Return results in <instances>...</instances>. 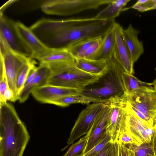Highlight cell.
<instances>
[{
  "label": "cell",
  "instance_id": "32",
  "mask_svg": "<svg viewBox=\"0 0 156 156\" xmlns=\"http://www.w3.org/2000/svg\"><path fill=\"white\" fill-rule=\"evenodd\" d=\"M118 141L125 145L139 144L130 133L127 131L124 132L120 135Z\"/></svg>",
  "mask_w": 156,
  "mask_h": 156
},
{
  "label": "cell",
  "instance_id": "31",
  "mask_svg": "<svg viewBox=\"0 0 156 156\" xmlns=\"http://www.w3.org/2000/svg\"><path fill=\"white\" fill-rule=\"evenodd\" d=\"M103 37L99 38L98 40L92 45L85 51L83 58L94 59L102 43Z\"/></svg>",
  "mask_w": 156,
  "mask_h": 156
},
{
  "label": "cell",
  "instance_id": "2",
  "mask_svg": "<svg viewBox=\"0 0 156 156\" xmlns=\"http://www.w3.org/2000/svg\"><path fill=\"white\" fill-rule=\"evenodd\" d=\"M30 137L13 105L0 103V156H23Z\"/></svg>",
  "mask_w": 156,
  "mask_h": 156
},
{
  "label": "cell",
  "instance_id": "14",
  "mask_svg": "<svg viewBox=\"0 0 156 156\" xmlns=\"http://www.w3.org/2000/svg\"><path fill=\"white\" fill-rule=\"evenodd\" d=\"M105 102L106 105L105 108L96 118L88 133V140L83 152V155L100 142L107 134L106 123L111 108L108 101Z\"/></svg>",
  "mask_w": 156,
  "mask_h": 156
},
{
  "label": "cell",
  "instance_id": "9",
  "mask_svg": "<svg viewBox=\"0 0 156 156\" xmlns=\"http://www.w3.org/2000/svg\"><path fill=\"white\" fill-rule=\"evenodd\" d=\"M106 102L88 105L80 113L70 133L67 143L70 145L77 139L87 134L97 117L106 106Z\"/></svg>",
  "mask_w": 156,
  "mask_h": 156
},
{
  "label": "cell",
  "instance_id": "26",
  "mask_svg": "<svg viewBox=\"0 0 156 156\" xmlns=\"http://www.w3.org/2000/svg\"><path fill=\"white\" fill-rule=\"evenodd\" d=\"M133 151L134 156H155L152 141L141 144H128Z\"/></svg>",
  "mask_w": 156,
  "mask_h": 156
},
{
  "label": "cell",
  "instance_id": "36",
  "mask_svg": "<svg viewBox=\"0 0 156 156\" xmlns=\"http://www.w3.org/2000/svg\"><path fill=\"white\" fill-rule=\"evenodd\" d=\"M38 71V66H34L30 70L25 82L24 86L30 83L36 76Z\"/></svg>",
  "mask_w": 156,
  "mask_h": 156
},
{
  "label": "cell",
  "instance_id": "40",
  "mask_svg": "<svg viewBox=\"0 0 156 156\" xmlns=\"http://www.w3.org/2000/svg\"><path fill=\"white\" fill-rule=\"evenodd\" d=\"M78 156H83V154H81V155H79Z\"/></svg>",
  "mask_w": 156,
  "mask_h": 156
},
{
  "label": "cell",
  "instance_id": "22",
  "mask_svg": "<svg viewBox=\"0 0 156 156\" xmlns=\"http://www.w3.org/2000/svg\"><path fill=\"white\" fill-rule=\"evenodd\" d=\"M104 102L102 101L80 93L65 96L54 101L51 104L62 107H66L74 104H82L89 105L93 103Z\"/></svg>",
  "mask_w": 156,
  "mask_h": 156
},
{
  "label": "cell",
  "instance_id": "37",
  "mask_svg": "<svg viewBox=\"0 0 156 156\" xmlns=\"http://www.w3.org/2000/svg\"><path fill=\"white\" fill-rule=\"evenodd\" d=\"M152 142L155 156H156V131L153 136Z\"/></svg>",
  "mask_w": 156,
  "mask_h": 156
},
{
  "label": "cell",
  "instance_id": "7",
  "mask_svg": "<svg viewBox=\"0 0 156 156\" xmlns=\"http://www.w3.org/2000/svg\"><path fill=\"white\" fill-rule=\"evenodd\" d=\"M108 101L111 109L107 120L106 131L111 136L110 142L115 143L122 133L127 131L128 104L125 94Z\"/></svg>",
  "mask_w": 156,
  "mask_h": 156
},
{
  "label": "cell",
  "instance_id": "6",
  "mask_svg": "<svg viewBox=\"0 0 156 156\" xmlns=\"http://www.w3.org/2000/svg\"><path fill=\"white\" fill-rule=\"evenodd\" d=\"M0 42V58L3 62L8 87L13 93L14 102L18 100L16 85L17 74L21 67L31 58L11 49L1 37Z\"/></svg>",
  "mask_w": 156,
  "mask_h": 156
},
{
  "label": "cell",
  "instance_id": "34",
  "mask_svg": "<svg viewBox=\"0 0 156 156\" xmlns=\"http://www.w3.org/2000/svg\"><path fill=\"white\" fill-rule=\"evenodd\" d=\"M8 88L5 74L0 75V101L2 100L4 93Z\"/></svg>",
  "mask_w": 156,
  "mask_h": 156
},
{
  "label": "cell",
  "instance_id": "4",
  "mask_svg": "<svg viewBox=\"0 0 156 156\" xmlns=\"http://www.w3.org/2000/svg\"><path fill=\"white\" fill-rule=\"evenodd\" d=\"M46 64L51 70L47 84L76 89L80 91L97 81L101 76L93 75L80 70L76 66L75 59Z\"/></svg>",
  "mask_w": 156,
  "mask_h": 156
},
{
  "label": "cell",
  "instance_id": "1",
  "mask_svg": "<svg viewBox=\"0 0 156 156\" xmlns=\"http://www.w3.org/2000/svg\"><path fill=\"white\" fill-rule=\"evenodd\" d=\"M115 21L88 18L40 20L31 27L33 32L46 47L67 48L80 41L103 37Z\"/></svg>",
  "mask_w": 156,
  "mask_h": 156
},
{
  "label": "cell",
  "instance_id": "18",
  "mask_svg": "<svg viewBox=\"0 0 156 156\" xmlns=\"http://www.w3.org/2000/svg\"><path fill=\"white\" fill-rule=\"evenodd\" d=\"M75 64L77 68L88 73L101 76L104 72L107 60L74 58Z\"/></svg>",
  "mask_w": 156,
  "mask_h": 156
},
{
  "label": "cell",
  "instance_id": "21",
  "mask_svg": "<svg viewBox=\"0 0 156 156\" xmlns=\"http://www.w3.org/2000/svg\"><path fill=\"white\" fill-rule=\"evenodd\" d=\"M74 60V58L67 48H49L39 61L40 63L49 64Z\"/></svg>",
  "mask_w": 156,
  "mask_h": 156
},
{
  "label": "cell",
  "instance_id": "11",
  "mask_svg": "<svg viewBox=\"0 0 156 156\" xmlns=\"http://www.w3.org/2000/svg\"><path fill=\"white\" fill-rule=\"evenodd\" d=\"M113 27L114 31L115 43L112 57L123 68L125 72L133 74L134 63L129 49L122 34L123 28L120 25L115 21Z\"/></svg>",
  "mask_w": 156,
  "mask_h": 156
},
{
  "label": "cell",
  "instance_id": "8",
  "mask_svg": "<svg viewBox=\"0 0 156 156\" xmlns=\"http://www.w3.org/2000/svg\"><path fill=\"white\" fill-rule=\"evenodd\" d=\"M125 96L128 103L145 115L156 128V90L153 87L142 88Z\"/></svg>",
  "mask_w": 156,
  "mask_h": 156
},
{
  "label": "cell",
  "instance_id": "28",
  "mask_svg": "<svg viewBox=\"0 0 156 156\" xmlns=\"http://www.w3.org/2000/svg\"><path fill=\"white\" fill-rule=\"evenodd\" d=\"M143 12L156 9V0H139L131 7Z\"/></svg>",
  "mask_w": 156,
  "mask_h": 156
},
{
  "label": "cell",
  "instance_id": "5",
  "mask_svg": "<svg viewBox=\"0 0 156 156\" xmlns=\"http://www.w3.org/2000/svg\"><path fill=\"white\" fill-rule=\"evenodd\" d=\"M113 0H49L41 4L42 11L48 15H71L89 9H97Z\"/></svg>",
  "mask_w": 156,
  "mask_h": 156
},
{
  "label": "cell",
  "instance_id": "39",
  "mask_svg": "<svg viewBox=\"0 0 156 156\" xmlns=\"http://www.w3.org/2000/svg\"><path fill=\"white\" fill-rule=\"evenodd\" d=\"M156 72V67L155 68ZM152 85L154 88L156 90V79L152 83Z\"/></svg>",
  "mask_w": 156,
  "mask_h": 156
},
{
  "label": "cell",
  "instance_id": "33",
  "mask_svg": "<svg viewBox=\"0 0 156 156\" xmlns=\"http://www.w3.org/2000/svg\"><path fill=\"white\" fill-rule=\"evenodd\" d=\"M117 141L119 143L118 156H134V151L131 148Z\"/></svg>",
  "mask_w": 156,
  "mask_h": 156
},
{
  "label": "cell",
  "instance_id": "3",
  "mask_svg": "<svg viewBox=\"0 0 156 156\" xmlns=\"http://www.w3.org/2000/svg\"><path fill=\"white\" fill-rule=\"evenodd\" d=\"M125 71L112 57L107 60L105 70L98 80L82 89L79 93L105 102L125 94L122 74Z\"/></svg>",
  "mask_w": 156,
  "mask_h": 156
},
{
  "label": "cell",
  "instance_id": "19",
  "mask_svg": "<svg viewBox=\"0 0 156 156\" xmlns=\"http://www.w3.org/2000/svg\"><path fill=\"white\" fill-rule=\"evenodd\" d=\"M115 43L113 27L103 37L100 48L94 59L108 60L112 57Z\"/></svg>",
  "mask_w": 156,
  "mask_h": 156
},
{
  "label": "cell",
  "instance_id": "20",
  "mask_svg": "<svg viewBox=\"0 0 156 156\" xmlns=\"http://www.w3.org/2000/svg\"><path fill=\"white\" fill-rule=\"evenodd\" d=\"M130 0H113L94 17L96 19L114 21Z\"/></svg>",
  "mask_w": 156,
  "mask_h": 156
},
{
  "label": "cell",
  "instance_id": "16",
  "mask_svg": "<svg viewBox=\"0 0 156 156\" xmlns=\"http://www.w3.org/2000/svg\"><path fill=\"white\" fill-rule=\"evenodd\" d=\"M51 73V69L47 65L40 63L37 73L34 78L24 86L20 92L18 98L20 102H24L35 89L46 84Z\"/></svg>",
  "mask_w": 156,
  "mask_h": 156
},
{
  "label": "cell",
  "instance_id": "13",
  "mask_svg": "<svg viewBox=\"0 0 156 156\" xmlns=\"http://www.w3.org/2000/svg\"><path fill=\"white\" fill-rule=\"evenodd\" d=\"M80 92L76 89L46 84L35 89L31 94L39 102L51 104L54 101L60 98L75 94Z\"/></svg>",
  "mask_w": 156,
  "mask_h": 156
},
{
  "label": "cell",
  "instance_id": "23",
  "mask_svg": "<svg viewBox=\"0 0 156 156\" xmlns=\"http://www.w3.org/2000/svg\"><path fill=\"white\" fill-rule=\"evenodd\" d=\"M122 78L126 94L131 93L135 90L146 87H152V83L142 81L133 74L124 71L122 74Z\"/></svg>",
  "mask_w": 156,
  "mask_h": 156
},
{
  "label": "cell",
  "instance_id": "17",
  "mask_svg": "<svg viewBox=\"0 0 156 156\" xmlns=\"http://www.w3.org/2000/svg\"><path fill=\"white\" fill-rule=\"evenodd\" d=\"M140 31L135 30L130 24L125 30L122 28V34L123 39L129 51L133 63L136 62L144 52L142 42L138 38Z\"/></svg>",
  "mask_w": 156,
  "mask_h": 156
},
{
  "label": "cell",
  "instance_id": "35",
  "mask_svg": "<svg viewBox=\"0 0 156 156\" xmlns=\"http://www.w3.org/2000/svg\"><path fill=\"white\" fill-rule=\"evenodd\" d=\"M8 101L14 102V95L12 91L9 88L5 92L2 100L0 103L7 102Z\"/></svg>",
  "mask_w": 156,
  "mask_h": 156
},
{
  "label": "cell",
  "instance_id": "12",
  "mask_svg": "<svg viewBox=\"0 0 156 156\" xmlns=\"http://www.w3.org/2000/svg\"><path fill=\"white\" fill-rule=\"evenodd\" d=\"M126 130L140 144L152 141L156 128L150 127L139 119L129 108Z\"/></svg>",
  "mask_w": 156,
  "mask_h": 156
},
{
  "label": "cell",
  "instance_id": "15",
  "mask_svg": "<svg viewBox=\"0 0 156 156\" xmlns=\"http://www.w3.org/2000/svg\"><path fill=\"white\" fill-rule=\"evenodd\" d=\"M14 22L0 12V37L5 41L11 49L28 56L16 34Z\"/></svg>",
  "mask_w": 156,
  "mask_h": 156
},
{
  "label": "cell",
  "instance_id": "30",
  "mask_svg": "<svg viewBox=\"0 0 156 156\" xmlns=\"http://www.w3.org/2000/svg\"><path fill=\"white\" fill-rule=\"evenodd\" d=\"M119 143L110 142L99 154L95 156H118Z\"/></svg>",
  "mask_w": 156,
  "mask_h": 156
},
{
  "label": "cell",
  "instance_id": "29",
  "mask_svg": "<svg viewBox=\"0 0 156 156\" xmlns=\"http://www.w3.org/2000/svg\"><path fill=\"white\" fill-rule=\"evenodd\" d=\"M111 137L108 133L105 137L91 149L83 155V156H95L100 152L110 141Z\"/></svg>",
  "mask_w": 156,
  "mask_h": 156
},
{
  "label": "cell",
  "instance_id": "10",
  "mask_svg": "<svg viewBox=\"0 0 156 156\" xmlns=\"http://www.w3.org/2000/svg\"><path fill=\"white\" fill-rule=\"evenodd\" d=\"M17 36L29 57L39 61L49 48L45 46L30 29L20 21L14 22Z\"/></svg>",
  "mask_w": 156,
  "mask_h": 156
},
{
  "label": "cell",
  "instance_id": "24",
  "mask_svg": "<svg viewBox=\"0 0 156 156\" xmlns=\"http://www.w3.org/2000/svg\"><path fill=\"white\" fill-rule=\"evenodd\" d=\"M100 37L88 38L80 41L73 44L67 49L74 58H83L87 50Z\"/></svg>",
  "mask_w": 156,
  "mask_h": 156
},
{
  "label": "cell",
  "instance_id": "38",
  "mask_svg": "<svg viewBox=\"0 0 156 156\" xmlns=\"http://www.w3.org/2000/svg\"><path fill=\"white\" fill-rule=\"evenodd\" d=\"M9 1L8 2L6 3L5 4H4L1 8L0 9V12L3 13V11L10 4H11L13 1Z\"/></svg>",
  "mask_w": 156,
  "mask_h": 156
},
{
  "label": "cell",
  "instance_id": "25",
  "mask_svg": "<svg viewBox=\"0 0 156 156\" xmlns=\"http://www.w3.org/2000/svg\"><path fill=\"white\" fill-rule=\"evenodd\" d=\"M35 63L32 58H31L21 67L18 73L16 85L18 98L20 92L24 87L28 75L32 68L35 66Z\"/></svg>",
  "mask_w": 156,
  "mask_h": 156
},
{
  "label": "cell",
  "instance_id": "27",
  "mask_svg": "<svg viewBox=\"0 0 156 156\" xmlns=\"http://www.w3.org/2000/svg\"><path fill=\"white\" fill-rule=\"evenodd\" d=\"M89 134L81 138L78 141L72 144L63 156H78L83 155V152L87 144Z\"/></svg>",
  "mask_w": 156,
  "mask_h": 156
}]
</instances>
